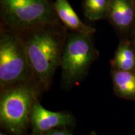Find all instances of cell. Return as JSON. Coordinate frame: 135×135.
Here are the masks:
<instances>
[{"label":"cell","mask_w":135,"mask_h":135,"mask_svg":"<svg viewBox=\"0 0 135 135\" xmlns=\"http://www.w3.org/2000/svg\"><path fill=\"white\" fill-rule=\"evenodd\" d=\"M26 49L34 76L43 88L50 87L59 66L67 38L60 23H46L18 32Z\"/></svg>","instance_id":"obj_1"},{"label":"cell","mask_w":135,"mask_h":135,"mask_svg":"<svg viewBox=\"0 0 135 135\" xmlns=\"http://www.w3.org/2000/svg\"><path fill=\"white\" fill-rule=\"evenodd\" d=\"M1 26L17 33L60 21L49 0H0Z\"/></svg>","instance_id":"obj_2"},{"label":"cell","mask_w":135,"mask_h":135,"mask_svg":"<svg viewBox=\"0 0 135 135\" xmlns=\"http://www.w3.org/2000/svg\"><path fill=\"white\" fill-rule=\"evenodd\" d=\"M34 76L26 49L19 34L1 26L0 85L3 89L26 83Z\"/></svg>","instance_id":"obj_3"},{"label":"cell","mask_w":135,"mask_h":135,"mask_svg":"<svg viewBox=\"0 0 135 135\" xmlns=\"http://www.w3.org/2000/svg\"><path fill=\"white\" fill-rule=\"evenodd\" d=\"M97 56L93 35L68 34L61 61L64 86L68 88L81 81Z\"/></svg>","instance_id":"obj_4"},{"label":"cell","mask_w":135,"mask_h":135,"mask_svg":"<svg viewBox=\"0 0 135 135\" xmlns=\"http://www.w3.org/2000/svg\"><path fill=\"white\" fill-rule=\"evenodd\" d=\"M37 92L26 83L4 89L0 99V121L3 127L14 135H22L28 123Z\"/></svg>","instance_id":"obj_5"},{"label":"cell","mask_w":135,"mask_h":135,"mask_svg":"<svg viewBox=\"0 0 135 135\" xmlns=\"http://www.w3.org/2000/svg\"><path fill=\"white\" fill-rule=\"evenodd\" d=\"M30 122L34 131L38 134L56 128L73 125L75 123V119L73 116L66 112H55L48 110L36 100L32 107Z\"/></svg>","instance_id":"obj_6"},{"label":"cell","mask_w":135,"mask_h":135,"mask_svg":"<svg viewBox=\"0 0 135 135\" xmlns=\"http://www.w3.org/2000/svg\"><path fill=\"white\" fill-rule=\"evenodd\" d=\"M107 18L119 31L129 30L135 18V5L132 0H111Z\"/></svg>","instance_id":"obj_7"},{"label":"cell","mask_w":135,"mask_h":135,"mask_svg":"<svg viewBox=\"0 0 135 135\" xmlns=\"http://www.w3.org/2000/svg\"><path fill=\"white\" fill-rule=\"evenodd\" d=\"M53 6L58 20L72 32L93 35L96 29L83 22L68 0H55Z\"/></svg>","instance_id":"obj_8"},{"label":"cell","mask_w":135,"mask_h":135,"mask_svg":"<svg viewBox=\"0 0 135 135\" xmlns=\"http://www.w3.org/2000/svg\"><path fill=\"white\" fill-rule=\"evenodd\" d=\"M114 90L124 98L135 97V74L129 71L117 70L113 74Z\"/></svg>","instance_id":"obj_9"},{"label":"cell","mask_w":135,"mask_h":135,"mask_svg":"<svg viewBox=\"0 0 135 135\" xmlns=\"http://www.w3.org/2000/svg\"><path fill=\"white\" fill-rule=\"evenodd\" d=\"M113 64L117 70L132 71L135 68V53L127 42H123L119 45Z\"/></svg>","instance_id":"obj_10"},{"label":"cell","mask_w":135,"mask_h":135,"mask_svg":"<svg viewBox=\"0 0 135 135\" xmlns=\"http://www.w3.org/2000/svg\"><path fill=\"white\" fill-rule=\"evenodd\" d=\"M111 0H83V11L86 18L90 21L107 18Z\"/></svg>","instance_id":"obj_11"},{"label":"cell","mask_w":135,"mask_h":135,"mask_svg":"<svg viewBox=\"0 0 135 135\" xmlns=\"http://www.w3.org/2000/svg\"><path fill=\"white\" fill-rule=\"evenodd\" d=\"M36 135H73L70 131L66 129H53L46 132L38 133Z\"/></svg>","instance_id":"obj_12"},{"label":"cell","mask_w":135,"mask_h":135,"mask_svg":"<svg viewBox=\"0 0 135 135\" xmlns=\"http://www.w3.org/2000/svg\"><path fill=\"white\" fill-rule=\"evenodd\" d=\"M89 135H97V134H96L95 132H94V131H93V132H91L89 134Z\"/></svg>","instance_id":"obj_13"},{"label":"cell","mask_w":135,"mask_h":135,"mask_svg":"<svg viewBox=\"0 0 135 135\" xmlns=\"http://www.w3.org/2000/svg\"><path fill=\"white\" fill-rule=\"evenodd\" d=\"M0 135H7V134H6L5 133H3V132H1V133H0Z\"/></svg>","instance_id":"obj_14"},{"label":"cell","mask_w":135,"mask_h":135,"mask_svg":"<svg viewBox=\"0 0 135 135\" xmlns=\"http://www.w3.org/2000/svg\"><path fill=\"white\" fill-rule=\"evenodd\" d=\"M132 1L133 2V3H134V4L135 5V0H132Z\"/></svg>","instance_id":"obj_15"}]
</instances>
